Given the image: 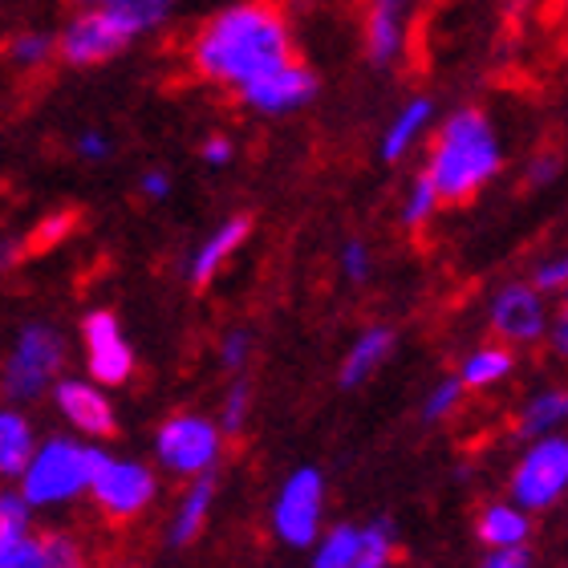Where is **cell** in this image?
<instances>
[{
  "mask_svg": "<svg viewBox=\"0 0 568 568\" xmlns=\"http://www.w3.org/2000/svg\"><path fill=\"white\" fill-rule=\"evenodd\" d=\"M293 58V29L273 0H240L215 12L191 41V65L215 85L240 90L244 82Z\"/></svg>",
  "mask_w": 568,
  "mask_h": 568,
  "instance_id": "cell-1",
  "label": "cell"
},
{
  "mask_svg": "<svg viewBox=\"0 0 568 568\" xmlns=\"http://www.w3.org/2000/svg\"><path fill=\"white\" fill-rule=\"evenodd\" d=\"M504 166V142L487 110L463 106L450 110L435 126V139L426 142L423 171L435 179L443 203H467L499 175Z\"/></svg>",
  "mask_w": 568,
  "mask_h": 568,
  "instance_id": "cell-2",
  "label": "cell"
},
{
  "mask_svg": "<svg viewBox=\"0 0 568 568\" xmlns=\"http://www.w3.org/2000/svg\"><path fill=\"white\" fill-rule=\"evenodd\" d=\"M94 447H82L73 438H49L33 450L29 467L21 471V491L33 504H65L82 496L94 479Z\"/></svg>",
  "mask_w": 568,
  "mask_h": 568,
  "instance_id": "cell-3",
  "label": "cell"
},
{
  "mask_svg": "<svg viewBox=\"0 0 568 568\" xmlns=\"http://www.w3.org/2000/svg\"><path fill=\"white\" fill-rule=\"evenodd\" d=\"M508 496L520 499L528 511L557 508L568 496V435L528 438L520 459L508 475Z\"/></svg>",
  "mask_w": 568,
  "mask_h": 568,
  "instance_id": "cell-4",
  "label": "cell"
},
{
  "mask_svg": "<svg viewBox=\"0 0 568 568\" xmlns=\"http://www.w3.org/2000/svg\"><path fill=\"white\" fill-rule=\"evenodd\" d=\"M273 536L284 548L305 552L321 540V524H325V475L317 467H296L281 484L273 499Z\"/></svg>",
  "mask_w": 568,
  "mask_h": 568,
  "instance_id": "cell-5",
  "label": "cell"
},
{
  "mask_svg": "<svg viewBox=\"0 0 568 568\" xmlns=\"http://www.w3.org/2000/svg\"><path fill=\"white\" fill-rule=\"evenodd\" d=\"M548 296L532 281H508L487 296V329L491 337L508 342L511 349H532L548 337Z\"/></svg>",
  "mask_w": 568,
  "mask_h": 568,
  "instance_id": "cell-6",
  "label": "cell"
},
{
  "mask_svg": "<svg viewBox=\"0 0 568 568\" xmlns=\"http://www.w3.org/2000/svg\"><path fill=\"white\" fill-rule=\"evenodd\" d=\"M398 557V536L390 520L337 524L313 545V568H390Z\"/></svg>",
  "mask_w": 568,
  "mask_h": 568,
  "instance_id": "cell-7",
  "label": "cell"
},
{
  "mask_svg": "<svg viewBox=\"0 0 568 568\" xmlns=\"http://www.w3.org/2000/svg\"><path fill=\"white\" fill-rule=\"evenodd\" d=\"M220 450H224V426H215L212 418L203 415H175L166 418L159 426V435H154V455L163 463L166 471L175 475H195L212 471L215 459H220Z\"/></svg>",
  "mask_w": 568,
  "mask_h": 568,
  "instance_id": "cell-8",
  "label": "cell"
},
{
  "mask_svg": "<svg viewBox=\"0 0 568 568\" xmlns=\"http://www.w3.org/2000/svg\"><path fill=\"white\" fill-rule=\"evenodd\" d=\"M61 357H65V345L49 325H29L17 337V349L4 362V374H0V386L12 403H29L41 390L53 386V374H58Z\"/></svg>",
  "mask_w": 568,
  "mask_h": 568,
  "instance_id": "cell-9",
  "label": "cell"
},
{
  "mask_svg": "<svg viewBox=\"0 0 568 568\" xmlns=\"http://www.w3.org/2000/svg\"><path fill=\"white\" fill-rule=\"evenodd\" d=\"M90 491H94L98 508L106 511L110 520H134V516L154 499V475H151V467H142V463L110 459V455L98 450Z\"/></svg>",
  "mask_w": 568,
  "mask_h": 568,
  "instance_id": "cell-10",
  "label": "cell"
},
{
  "mask_svg": "<svg viewBox=\"0 0 568 568\" xmlns=\"http://www.w3.org/2000/svg\"><path fill=\"white\" fill-rule=\"evenodd\" d=\"M240 102L256 114H268V119H281V114H296L301 106H308L317 98V73L308 70L305 61H281L276 70L252 78L236 90Z\"/></svg>",
  "mask_w": 568,
  "mask_h": 568,
  "instance_id": "cell-11",
  "label": "cell"
},
{
  "mask_svg": "<svg viewBox=\"0 0 568 568\" xmlns=\"http://www.w3.org/2000/svg\"><path fill=\"white\" fill-rule=\"evenodd\" d=\"M131 41H134V33L114 17V12L90 9V12H78V17L65 24V33L58 37V49L70 65H98V61H110L114 53H122Z\"/></svg>",
  "mask_w": 568,
  "mask_h": 568,
  "instance_id": "cell-12",
  "label": "cell"
},
{
  "mask_svg": "<svg viewBox=\"0 0 568 568\" xmlns=\"http://www.w3.org/2000/svg\"><path fill=\"white\" fill-rule=\"evenodd\" d=\"M418 0H369L366 21H362V41H366V61L378 70H394L406 58V37H410V17Z\"/></svg>",
  "mask_w": 568,
  "mask_h": 568,
  "instance_id": "cell-13",
  "label": "cell"
},
{
  "mask_svg": "<svg viewBox=\"0 0 568 568\" xmlns=\"http://www.w3.org/2000/svg\"><path fill=\"white\" fill-rule=\"evenodd\" d=\"M82 337H85V357H90V374L102 386H122L131 378L134 354L131 345L122 342V329L114 313H90L82 321Z\"/></svg>",
  "mask_w": 568,
  "mask_h": 568,
  "instance_id": "cell-14",
  "label": "cell"
},
{
  "mask_svg": "<svg viewBox=\"0 0 568 568\" xmlns=\"http://www.w3.org/2000/svg\"><path fill=\"white\" fill-rule=\"evenodd\" d=\"M435 119H438V106L430 94H415L410 102H403L398 114L390 119V126L382 131V142H378L382 163H403L406 154L435 131Z\"/></svg>",
  "mask_w": 568,
  "mask_h": 568,
  "instance_id": "cell-15",
  "label": "cell"
},
{
  "mask_svg": "<svg viewBox=\"0 0 568 568\" xmlns=\"http://www.w3.org/2000/svg\"><path fill=\"white\" fill-rule=\"evenodd\" d=\"M532 516L520 504V499H491L479 508L475 516V540L484 548H520V545H532Z\"/></svg>",
  "mask_w": 568,
  "mask_h": 568,
  "instance_id": "cell-16",
  "label": "cell"
},
{
  "mask_svg": "<svg viewBox=\"0 0 568 568\" xmlns=\"http://www.w3.org/2000/svg\"><path fill=\"white\" fill-rule=\"evenodd\" d=\"M394 349H398V333H394V325H369V329H362L357 333V342L349 345L342 369H337V386H342V390L366 386V382L390 362Z\"/></svg>",
  "mask_w": 568,
  "mask_h": 568,
  "instance_id": "cell-17",
  "label": "cell"
},
{
  "mask_svg": "<svg viewBox=\"0 0 568 568\" xmlns=\"http://www.w3.org/2000/svg\"><path fill=\"white\" fill-rule=\"evenodd\" d=\"M53 398H58L61 415L70 418L78 430H85V435H114V410L102 398V390H94L90 382H58Z\"/></svg>",
  "mask_w": 568,
  "mask_h": 568,
  "instance_id": "cell-18",
  "label": "cell"
},
{
  "mask_svg": "<svg viewBox=\"0 0 568 568\" xmlns=\"http://www.w3.org/2000/svg\"><path fill=\"white\" fill-rule=\"evenodd\" d=\"M455 374H459V382L471 394L496 390V386H504V382L516 374V349H511L508 342H499V337L487 345H475V349L463 354Z\"/></svg>",
  "mask_w": 568,
  "mask_h": 568,
  "instance_id": "cell-19",
  "label": "cell"
},
{
  "mask_svg": "<svg viewBox=\"0 0 568 568\" xmlns=\"http://www.w3.org/2000/svg\"><path fill=\"white\" fill-rule=\"evenodd\" d=\"M248 232H252L248 215H232V220H224V224L215 227L212 236L200 244V252L191 256V284H195V288H203V284L212 281V276L220 273L232 256H236L240 244L248 240Z\"/></svg>",
  "mask_w": 568,
  "mask_h": 568,
  "instance_id": "cell-20",
  "label": "cell"
},
{
  "mask_svg": "<svg viewBox=\"0 0 568 568\" xmlns=\"http://www.w3.org/2000/svg\"><path fill=\"white\" fill-rule=\"evenodd\" d=\"M212 499H215V475L203 471L191 479L187 496L179 504L175 520H171V532H166V545L171 548H187L200 540V532L207 528V511H212Z\"/></svg>",
  "mask_w": 568,
  "mask_h": 568,
  "instance_id": "cell-21",
  "label": "cell"
},
{
  "mask_svg": "<svg viewBox=\"0 0 568 568\" xmlns=\"http://www.w3.org/2000/svg\"><path fill=\"white\" fill-rule=\"evenodd\" d=\"M568 426V386H545L536 390L528 403L520 406L516 415V435L528 443V438L540 435H557Z\"/></svg>",
  "mask_w": 568,
  "mask_h": 568,
  "instance_id": "cell-22",
  "label": "cell"
},
{
  "mask_svg": "<svg viewBox=\"0 0 568 568\" xmlns=\"http://www.w3.org/2000/svg\"><path fill=\"white\" fill-rule=\"evenodd\" d=\"M33 430L24 423V415L17 410H0V475L12 479V475H21L33 459Z\"/></svg>",
  "mask_w": 568,
  "mask_h": 568,
  "instance_id": "cell-23",
  "label": "cell"
},
{
  "mask_svg": "<svg viewBox=\"0 0 568 568\" xmlns=\"http://www.w3.org/2000/svg\"><path fill=\"white\" fill-rule=\"evenodd\" d=\"M438 207H443V195H438L435 179L426 175V171H418V175L410 179L406 195H403V207H398V224H403L406 232H423V227L435 224Z\"/></svg>",
  "mask_w": 568,
  "mask_h": 568,
  "instance_id": "cell-24",
  "label": "cell"
},
{
  "mask_svg": "<svg viewBox=\"0 0 568 568\" xmlns=\"http://www.w3.org/2000/svg\"><path fill=\"white\" fill-rule=\"evenodd\" d=\"M102 9H110L119 17L134 37L154 29V24H163L175 9V0H102Z\"/></svg>",
  "mask_w": 568,
  "mask_h": 568,
  "instance_id": "cell-25",
  "label": "cell"
},
{
  "mask_svg": "<svg viewBox=\"0 0 568 568\" xmlns=\"http://www.w3.org/2000/svg\"><path fill=\"white\" fill-rule=\"evenodd\" d=\"M467 394H471V390L459 382V374H455V378H438L423 398V423L438 426V423H447V418H455Z\"/></svg>",
  "mask_w": 568,
  "mask_h": 568,
  "instance_id": "cell-26",
  "label": "cell"
},
{
  "mask_svg": "<svg viewBox=\"0 0 568 568\" xmlns=\"http://www.w3.org/2000/svg\"><path fill=\"white\" fill-rule=\"evenodd\" d=\"M0 568H45L41 536H33L29 528H21V532H0Z\"/></svg>",
  "mask_w": 568,
  "mask_h": 568,
  "instance_id": "cell-27",
  "label": "cell"
},
{
  "mask_svg": "<svg viewBox=\"0 0 568 568\" xmlns=\"http://www.w3.org/2000/svg\"><path fill=\"white\" fill-rule=\"evenodd\" d=\"M53 49H58V37H49V33H21V37H12L9 61H12V65H21V70H33V65H45Z\"/></svg>",
  "mask_w": 568,
  "mask_h": 568,
  "instance_id": "cell-28",
  "label": "cell"
},
{
  "mask_svg": "<svg viewBox=\"0 0 568 568\" xmlns=\"http://www.w3.org/2000/svg\"><path fill=\"white\" fill-rule=\"evenodd\" d=\"M337 268L349 284H366L374 276V252H369L366 240H345L342 252H337Z\"/></svg>",
  "mask_w": 568,
  "mask_h": 568,
  "instance_id": "cell-29",
  "label": "cell"
},
{
  "mask_svg": "<svg viewBox=\"0 0 568 568\" xmlns=\"http://www.w3.org/2000/svg\"><path fill=\"white\" fill-rule=\"evenodd\" d=\"M560 175H565V151H557V146H545L540 154H532V159H528L524 183H528L532 191H545V187H552Z\"/></svg>",
  "mask_w": 568,
  "mask_h": 568,
  "instance_id": "cell-30",
  "label": "cell"
},
{
  "mask_svg": "<svg viewBox=\"0 0 568 568\" xmlns=\"http://www.w3.org/2000/svg\"><path fill=\"white\" fill-rule=\"evenodd\" d=\"M528 281H532L545 296H565L568 293V252H557V256L536 261Z\"/></svg>",
  "mask_w": 568,
  "mask_h": 568,
  "instance_id": "cell-31",
  "label": "cell"
},
{
  "mask_svg": "<svg viewBox=\"0 0 568 568\" xmlns=\"http://www.w3.org/2000/svg\"><path fill=\"white\" fill-rule=\"evenodd\" d=\"M248 410H252V386L240 378V382H232V390H227V398H224V415H220L224 435H240V430L248 426Z\"/></svg>",
  "mask_w": 568,
  "mask_h": 568,
  "instance_id": "cell-32",
  "label": "cell"
},
{
  "mask_svg": "<svg viewBox=\"0 0 568 568\" xmlns=\"http://www.w3.org/2000/svg\"><path fill=\"white\" fill-rule=\"evenodd\" d=\"M37 504L24 491H0V532H21L29 528V511Z\"/></svg>",
  "mask_w": 568,
  "mask_h": 568,
  "instance_id": "cell-33",
  "label": "cell"
},
{
  "mask_svg": "<svg viewBox=\"0 0 568 568\" xmlns=\"http://www.w3.org/2000/svg\"><path fill=\"white\" fill-rule=\"evenodd\" d=\"M73 220H78L73 212L49 215V220H41V224H37V232H33L37 240H29V244H24V252H45V248H53L58 240H65V232L73 227Z\"/></svg>",
  "mask_w": 568,
  "mask_h": 568,
  "instance_id": "cell-34",
  "label": "cell"
},
{
  "mask_svg": "<svg viewBox=\"0 0 568 568\" xmlns=\"http://www.w3.org/2000/svg\"><path fill=\"white\" fill-rule=\"evenodd\" d=\"M252 357V333L248 329H232L224 333V342H220V362H224V369H244Z\"/></svg>",
  "mask_w": 568,
  "mask_h": 568,
  "instance_id": "cell-35",
  "label": "cell"
},
{
  "mask_svg": "<svg viewBox=\"0 0 568 568\" xmlns=\"http://www.w3.org/2000/svg\"><path fill=\"white\" fill-rule=\"evenodd\" d=\"M41 548H45V568H73L82 565V552L70 536H41Z\"/></svg>",
  "mask_w": 568,
  "mask_h": 568,
  "instance_id": "cell-36",
  "label": "cell"
},
{
  "mask_svg": "<svg viewBox=\"0 0 568 568\" xmlns=\"http://www.w3.org/2000/svg\"><path fill=\"white\" fill-rule=\"evenodd\" d=\"M484 568H532V545H520V548H484Z\"/></svg>",
  "mask_w": 568,
  "mask_h": 568,
  "instance_id": "cell-37",
  "label": "cell"
},
{
  "mask_svg": "<svg viewBox=\"0 0 568 568\" xmlns=\"http://www.w3.org/2000/svg\"><path fill=\"white\" fill-rule=\"evenodd\" d=\"M545 345H548V354L557 357V362H568V301L560 308H552Z\"/></svg>",
  "mask_w": 568,
  "mask_h": 568,
  "instance_id": "cell-38",
  "label": "cell"
},
{
  "mask_svg": "<svg viewBox=\"0 0 568 568\" xmlns=\"http://www.w3.org/2000/svg\"><path fill=\"white\" fill-rule=\"evenodd\" d=\"M203 163L212 166H227L232 163V154H236V146H232V139H224V134H212V139L203 142Z\"/></svg>",
  "mask_w": 568,
  "mask_h": 568,
  "instance_id": "cell-39",
  "label": "cell"
},
{
  "mask_svg": "<svg viewBox=\"0 0 568 568\" xmlns=\"http://www.w3.org/2000/svg\"><path fill=\"white\" fill-rule=\"evenodd\" d=\"M78 154H82V159H110L106 134H98V131L82 134V139H78Z\"/></svg>",
  "mask_w": 568,
  "mask_h": 568,
  "instance_id": "cell-40",
  "label": "cell"
},
{
  "mask_svg": "<svg viewBox=\"0 0 568 568\" xmlns=\"http://www.w3.org/2000/svg\"><path fill=\"white\" fill-rule=\"evenodd\" d=\"M139 187H142V195H146V200H163L166 191H171V179H166V171H146Z\"/></svg>",
  "mask_w": 568,
  "mask_h": 568,
  "instance_id": "cell-41",
  "label": "cell"
},
{
  "mask_svg": "<svg viewBox=\"0 0 568 568\" xmlns=\"http://www.w3.org/2000/svg\"><path fill=\"white\" fill-rule=\"evenodd\" d=\"M21 244H17V240H0V273H4V268H12V261H17V256H21Z\"/></svg>",
  "mask_w": 568,
  "mask_h": 568,
  "instance_id": "cell-42",
  "label": "cell"
},
{
  "mask_svg": "<svg viewBox=\"0 0 568 568\" xmlns=\"http://www.w3.org/2000/svg\"><path fill=\"white\" fill-rule=\"evenodd\" d=\"M78 4H94V0H78ZM98 4H102V0H98Z\"/></svg>",
  "mask_w": 568,
  "mask_h": 568,
  "instance_id": "cell-43",
  "label": "cell"
},
{
  "mask_svg": "<svg viewBox=\"0 0 568 568\" xmlns=\"http://www.w3.org/2000/svg\"><path fill=\"white\" fill-rule=\"evenodd\" d=\"M565 301H568V293H565Z\"/></svg>",
  "mask_w": 568,
  "mask_h": 568,
  "instance_id": "cell-44",
  "label": "cell"
}]
</instances>
